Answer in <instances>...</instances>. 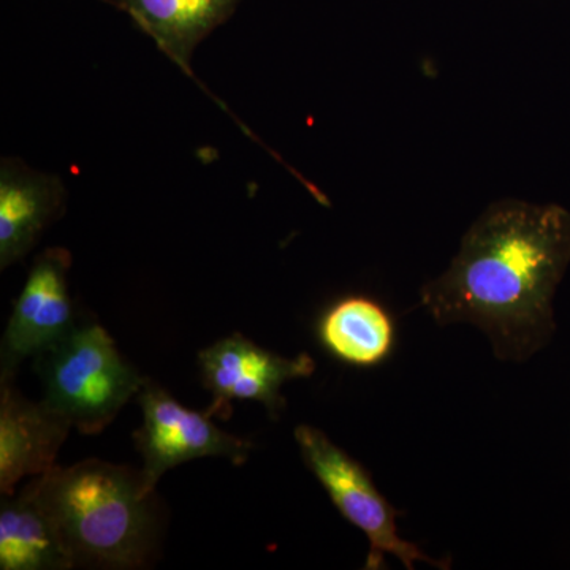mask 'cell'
<instances>
[{
  "label": "cell",
  "mask_w": 570,
  "mask_h": 570,
  "mask_svg": "<svg viewBox=\"0 0 570 570\" xmlns=\"http://www.w3.org/2000/svg\"><path fill=\"white\" fill-rule=\"evenodd\" d=\"M570 265V213L502 200L469 227L452 264L420 288L439 326L472 325L502 363H527L557 333L554 296Z\"/></svg>",
  "instance_id": "obj_1"
},
{
  "label": "cell",
  "mask_w": 570,
  "mask_h": 570,
  "mask_svg": "<svg viewBox=\"0 0 570 570\" xmlns=\"http://www.w3.org/2000/svg\"><path fill=\"white\" fill-rule=\"evenodd\" d=\"M73 564L137 569L151 553L156 517L141 471L100 460L33 478Z\"/></svg>",
  "instance_id": "obj_2"
},
{
  "label": "cell",
  "mask_w": 570,
  "mask_h": 570,
  "mask_svg": "<svg viewBox=\"0 0 570 570\" xmlns=\"http://www.w3.org/2000/svg\"><path fill=\"white\" fill-rule=\"evenodd\" d=\"M36 360L41 403L82 434L102 433L146 382L99 325L75 326Z\"/></svg>",
  "instance_id": "obj_3"
},
{
  "label": "cell",
  "mask_w": 570,
  "mask_h": 570,
  "mask_svg": "<svg viewBox=\"0 0 570 570\" xmlns=\"http://www.w3.org/2000/svg\"><path fill=\"white\" fill-rule=\"evenodd\" d=\"M294 438L303 463L324 487L341 515L366 535L370 551L365 569H384L387 557L396 558L407 570H414L417 562L442 570L452 568L450 560H434L415 543L401 538L397 532L400 510L379 491L366 468L324 431L298 425Z\"/></svg>",
  "instance_id": "obj_4"
},
{
  "label": "cell",
  "mask_w": 570,
  "mask_h": 570,
  "mask_svg": "<svg viewBox=\"0 0 570 570\" xmlns=\"http://www.w3.org/2000/svg\"><path fill=\"white\" fill-rule=\"evenodd\" d=\"M142 411V425L134 434L142 456L141 478L146 490L154 493L157 482L168 469L205 456H223L243 464L253 444L225 433L212 422L208 412L181 406L170 393L146 379L137 395Z\"/></svg>",
  "instance_id": "obj_5"
},
{
  "label": "cell",
  "mask_w": 570,
  "mask_h": 570,
  "mask_svg": "<svg viewBox=\"0 0 570 570\" xmlns=\"http://www.w3.org/2000/svg\"><path fill=\"white\" fill-rule=\"evenodd\" d=\"M202 382L213 395L208 414L230 419L232 401L264 404L269 417H279L285 407L281 389L295 379L311 377L316 371L313 356L294 358L273 354L243 335H230L198 354Z\"/></svg>",
  "instance_id": "obj_6"
},
{
  "label": "cell",
  "mask_w": 570,
  "mask_h": 570,
  "mask_svg": "<svg viewBox=\"0 0 570 570\" xmlns=\"http://www.w3.org/2000/svg\"><path fill=\"white\" fill-rule=\"evenodd\" d=\"M70 268L71 254L63 247L45 249L33 261L3 333L2 382H11L26 358L43 354L77 326L69 294Z\"/></svg>",
  "instance_id": "obj_7"
},
{
  "label": "cell",
  "mask_w": 570,
  "mask_h": 570,
  "mask_svg": "<svg viewBox=\"0 0 570 570\" xmlns=\"http://www.w3.org/2000/svg\"><path fill=\"white\" fill-rule=\"evenodd\" d=\"M58 175L36 170L18 157L0 163V269L22 261L66 206Z\"/></svg>",
  "instance_id": "obj_8"
},
{
  "label": "cell",
  "mask_w": 570,
  "mask_h": 570,
  "mask_svg": "<svg viewBox=\"0 0 570 570\" xmlns=\"http://www.w3.org/2000/svg\"><path fill=\"white\" fill-rule=\"evenodd\" d=\"M70 423L43 403H32L2 382L0 393V493L14 494L20 480L39 478L56 466Z\"/></svg>",
  "instance_id": "obj_9"
},
{
  "label": "cell",
  "mask_w": 570,
  "mask_h": 570,
  "mask_svg": "<svg viewBox=\"0 0 570 570\" xmlns=\"http://www.w3.org/2000/svg\"><path fill=\"white\" fill-rule=\"evenodd\" d=\"M179 69L190 73L195 48L223 26L242 0H115Z\"/></svg>",
  "instance_id": "obj_10"
},
{
  "label": "cell",
  "mask_w": 570,
  "mask_h": 570,
  "mask_svg": "<svg viewBox=\"0 0 570 570\" xmlns=\"http://www.w3.org/2000/svg\"><path fill=\"white\" fill-rule=\"evenodd\" d=\"M75 568L58 524L40 501L33 479L0 504V569L63 570Z\"/></svg>",
  "instance_id": "obj_11"
},
{
  "label": "cell",
  "mask_w": 570,
  "mask_h": 570,
  "mask_svg": "<svg viewBox=\"0 0 570 570\" xmlns=\"http://www.w3.org/2000/svg\"><path fill=\"white\" fill-rule=\"evenodd\" d=\"M318 340L340 362L358 367L381 365L395 347V321L376 299L346 296L326 309Z\"/></svg>",
  "instance_id": "obj_12"
}]
</instances>
